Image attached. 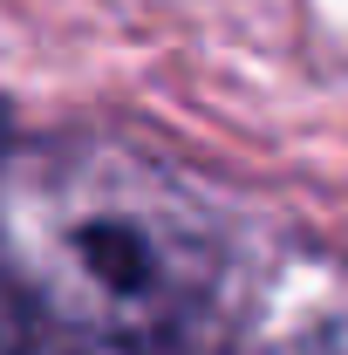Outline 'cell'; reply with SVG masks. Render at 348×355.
<instances>
[{
    "label": "cell",
    "mask_w": 348,
    "mask_h": 355,
    "mask_svg": "<svg viewBox=\"0 0 348 355\" xmlns=\"http://www.w3.org/2000/svg\"><path fill=\"white\" fill-rule=\"evenodd\" d=\"M14 294L103 355H198L232 314L225 232L171 164L69 144L14 178Z\"/></svg>",
    "instance_id": "1"
},
{
    "label": "cell",
    "mask_w": 348,
    "mask_h": 355,
    "mask_svg": "<svg viewBox=\"0 0 348 355\" xmlns=\"http://www.w3.org/2000/svg\"><path fill=\"white\" fill-rule=\"evenodd\" d=\"M198 355H348V273L301 260L253 287Z\"/></svg>",
    "instance_id": "2"
},
{
    "label": "cell",
    "mask_w": 348,
    "mask_h": 355,
    "mask_svg": "<svg viewBox=\"0 0 348 355\" xmlns=\"http://www.w3.org/2000/svg\"><path fill=\"white\" fill-rule=\"evenodd\" d=\"M0 355H103L96 342H82L76 328H62L55 314H42L28 294L7 287V349Z\"/></svg>",
    "instance_id": "3"
}]
</instances>
